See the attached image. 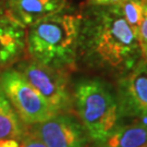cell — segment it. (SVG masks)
Instances as JSON below:
<instances>
[{"instance_id":"obj_1","label":"cell","mask_w":147,"mask_h":147,"mask_svg":"<svg viewBox=\"0 0 147 147\" xmlns=\"http://www.w3.org/2000/svg\"><path fill=\"white\" fill-rule=\"evenodd\" d=\"M89 68L123 74L141 59L137 34L125 21L120 5L93 7L82 13L78 61Z\"/></svg>"},{"instance_id":"obj_2","label":"cell","mask_w":147,"mask_h":147,"mask_svg":"<svg viewBox=\"0 0 147 147\" xmlns=\"http://www.w3.org/2000/svg\"><path fill=\"white\" fill-rule=\"evenodd\" d=\"M81 19L82 13L65 8L28 27L25 45L30 59L67 74L74 71Z\"/></svg>"},{"instance_id":"obj_3","label":"cell","mask_w":147,"mask_h":147,"mask_svg":"<svg viewBox=\"0 0 147 147\" xmlns=\"http://www.w3.org/2000/svg\"><path fill=\"white\" fill-rule=\"evenodd\" d=\"M73 107L90 140L98 144L120 125L116 93L99 79L81 80L74 86Z\"/></svg>"},{"instance_id":"obj_4","label":"cell","mask_w":147,"mask_h":147,"mask_svg":"<svg viewBox=\"0 0 147 147\" xmlns=\"http://www.w3.org/2000/svg\"><path fill=\"white\" fill-rule=\"evenodd\" d=\"M0 86L24 124L35 125L57 116L16 68H5L1 71Z\"/></svg>"},{"instance_id":"obj_5","label":"cell","mask_w":147,"mask_h":147,"mask_svg":"<svg viewBox=\"0 0 147 147\" xmlns=\"http://www.w3.org/2000/svg\"><path fill=\"white\" fill-rule=\"evenodd\" d=\"M16 69L57 115L71 113L73 95L69 88L68 74L39 64L31 59L19 63Z\"/></svg>"},{"instance_id":"obj_6","label":"cell","mask_w":147,"mask_h":147,"mask_svg":"<svg viewBox=\"0 0 147 147\" xmlns=\"http://www.w3.org/2000/svg\"><path fill=\"white\" fill-rule=\"evenodd\" d=\"M116 98L120 119L147 121V62L141 60L130 71L121 74Z\"/></svg>"},{"instance_id":"obj_7","label":"cell","mask_w":147,"mask_h":147,"mask_svg":"<svg viewBox=\"0 0 147 147\" xmlns=\"http://www.w3.org/2000/svg\"><path fill=\"white\" fill-rule=\"evenodd\" d=\"M46 147H88L89 136L71 113H59L39 124L32 125V132Z\"/></svg>"},{"instance_id":"obj_8","label":"cell","mask_w":147,"mask_h":147,"mask_svg":"<svg viewBox=\"0 0 147 147\" xmlns=\"http://www.w3.org/2000/svg\"><path fill=\"white\" fill-rule=\"evenodd\" d=\"M5 14L25 28L68 8V0H5Z\"/></svg>"},{"instance_id":"obj_9","label":"cell","mask_w":147,"mask_h":147,"mask_svg":"<svg viewBox=\"0 0 147 147\" xmlns=\"http://www.w3.org/2000/svg\"><path fill=\"white\" fill-rule=\"evenodd\" d=\"M26 32L5 12L0 13V69H5L21 57L26 45Z\"/></svg>"},{"instance_id":"obj_10","label":"cell","mask_w":147,"mask_h":147,"mask_svg":"<svg viewBox=\"0 0 147 147\" xmlns=\"http://www.w3.org/2000/svg\"><path fill=\"white\" fill-rule=\"evenodd\" d=\"M101 147H144L147 145V123L136 122L119 125L104 142Z\"/></svg>"},{"instance_id":"obj_11","label":"cell","mask_w":147,"mask_h":147,"mask_svg":"<svg viewBox=\"0 0 147 147\" xmlns=\"http://www.w3.org/2000/svg\"><path fill=\"white\" fill-rule=\"evenodd\" d=\"M24 135V123L0 86V141L20 142Z\"/></svg>"},{"instance_id":"obj_12","label":"cell","mask_w":147,"mask_h":147,"mask_svg":"<svg viewBox=\"0 0 147 147\" xmlns=\"http://www.w3.org/2000/svg\"><path fill=\"white\" fill-rule=\"evenodd\" d=\"M145 3L146 0H124L119 5L125 21L135 32H137L143 18Z\"/></svg>"},{"instance_id":"obj_13","label":"cell","mask_w":147,"mask_h":147,"mask_svg":"<svg viewBox=\"0 0 147 147\" xmlns=\"http://www.w3.org/2000/svg\"><path fill=\"white\" fill-rule=\"evenodd\" d=\"M137 40L141 51V59L147 62V1L144 7L143 18L140 23V26L137 28Z\"/></svg>"},{"instance_id":"obj_14","label":"cell","mask_w":147,"mask_h":147,"mask_svg":"<svg viewBox=\"0 0 147 147\" xmlns=\"http://www.w3.org/2000/svg\"><path fill=\"white\" fill-rule=\"evenodd\" d=\"M20 142V147H46L45 144L33 133H30L28 135L25 134Z\"/></svg>"},{"instance_id":"obj_15","label":"cell","mask_w":147,"mask_h":147,"mask_svg":"<svg viewBox=\"0 0 147 147\" xmlns=\"http://www.w3.org/2000/svg\"><path fill=\"white\" fill-rule=\"evenodd\" d=\"M124 0H87V5L93 7H107L120 5Z\"/></svg>"},{"instance_id":"obj_16","label":"cell","mask_w":147,"mask_h":147,"mask_svg":"<svg viewBox=\"0 0 147 147\" xmlns=\"http://www.w3.org/2000/svg\"><path fill=\"white\" fill-rule=\"evenodd\" d=\"M0 147H20L19 141H0Z\"/></svg>"},{"instance_id":"obj_17","label":"cell","mask_w":147,"mask_h":147,"mask_svg":"<svg viewBox=\"0 0 147 147\" xmlns=\"http://www.w3.org/2000/svg\"><path fill=\"white\" fill-rule=\"evenodd\" d=\"M5 9V0H0V13H3Z\"/></svg>"},{"instance_id":"obj_18","label":"cell","mask_w":147,"mask_h":147,"mask_svg":"<svg viewBox=\"0 0 147 147\" xmlns=\"http://www.w3.org/2000/svg\"><path fill=\"white\" fill-rule=\"evenodd\" d=\"M144 147H147V145H146V146H144Z\"/></svg>"},{"instance_id":"obj_19","label":"cell","mask_w":147,"mask_h":147,"mask_svg":"<svg viewBox=\"0 0 147 147\" xmlns=\"http://www.w3.org/2000/svg\"><path fill=\"white\" fill-rule=\"evenodd\" d=\"M146 1H147V0H146Z\"/></svg>"}]
</instances>
